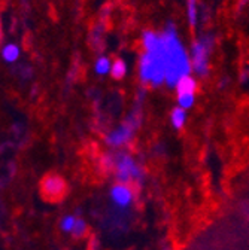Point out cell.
<instances>
[{
	"mask_svg": "<svg viewBox=\"0 0 249 250\" xmlns=\"http://www.w3.org/2000/svg\"><path fill=\"white\" fill-rule=\"evenodd\" d=\"M186 18L191 27L197 25V18H199V3L197 0H186Z\"/></svg>",
	"mask_w": 249,
	"mask_h": 250,
	"instance_id": "obj_13",
	"label": "cell"
},
{
	"mask_svg": "<svg viewBox=\"0 0 249 250\" xmlns=\"http://www.w3.org/2000/svg\"><path fill=\"white\" fill-rule=\"evenodd\" d=\"M196 96L197 94H176V106L190 110L196 103Z\"/></svg>",
	"mask_w": 249,
	"mask_h": 250,
	"instance_id": "obj_14",
	"label": "cell"
},
{
	"mask_svg": "<svg viewBox=\"0 0 249 250\" xmlns=\"http://www.w3.org/2000/svg\"><path fill=\"white\" fill-rule=\"evenodd\" d=\"M127 75V64L126 61L121 60V58H116L112 61V67H111V76L115 79V81H121L124 79Z\"/></svg>",
	"mask_w": 249,
	"mask_h": 250,
	"instance_id": "obj_10",
	"label": "cell"
},
{
	"mask_svg": "<svg viewBox=\"0 0 249 250\" xmlns=\"http://www.w3.org/2000/svg\"><path fill=\"white\" fill-rule=\"evenodd\" d=\"M249 3V0H239V9H242L245 5H248Z\"/></svg>",
	"mask_w": 249,
	"mask_h": 250,
	"instance_id": "obj_17",
	"label": "cell"
},
{
	"mask_svg": "<svg viewBox=\"0 0 249 250\" xmlns=\"http://www.w3.org/2000/svg\"><path fill=\"white\" fill-rule=\"evenodd\" d=\"M42 197L48 201H58L68 192V183L60 174H46L41 182Z\"/></svg>",
	"mask_w": 249,
	"mask_h": 250,
	"instance_id": "obj_6",
	"label": "cell"
},
{
	"mask_svg": "<svg viewBox=\"0 0 249 250\" xmlns=\"http://www.w3.org/2000/svg\"><path fill=\"white\" fill-rule=\"evenodd\" d=\"M213 48L212 36H200L191 46V67L199 78H206L210 72V52Z\"/></svg>",
	"mask_w": 249,
	"mask_h": 250,
	"instance_id": "obj_5",
	"label": "cell"
},
{
	"mask_svg": "<svg viewBox=\"0 0 249 250\" xmlns=\"http://www.w3.org/2000/svg\"><path fill=\"white\" fill-rule=\"evenodd\" d=\"M169 119H170V125H172V127L176 131H179V130H182L185 127L186 121H188V110H185V109L176 106V107L172 109Z\"/></svg>",
	"mask_w": 249,
	"mask_h": 250,
	"instance_id": "obj_9",
	"label": "cell"
},
{
	"mask_svg": "<svg viewBox=\"0 0 249 250\" xmlns=\"http://www.w3.org/2000/svg\"><path fill=\"white\" fill-rule=\"evenodd\" d=\"M105 167L113 174L116 182L129 185H142L145 180V168L127 149H118L103 156Z\"/></svg>",
	"mask_w": 249,
	"mask_h": 250,
	"instance_id": "obj_3",
	"label": "cell"
},
{
	"mask_svg": "<svg viewBox=\"0 0 249 250\" xmlns=\"http://www.w3.org/2000/svg\"><path fill=\"white\" fill-rule=\"evenodd\" d=\"M111 67H112V61L109 57L106 55H102L96 60L94 62V72L100 76H105V75H111Z\"/></svg>",
	"mask_w": 249,
	"mask_h": 250,
	"instance_id": "obj_12",
	"label": "cell"
},
{
	"mask_svg": "<svg viewBox=\"0 0 249 250\" xmlns=\"http://www.w3.org/2000/svg\"><path fill=\"white\" fill-rule=\"evenodd\" d=\"M166 48V60H167V73H166V85L175 88L178 81L186 75H191V58L186 52L183 43L181 42L178 31L173 24H167L161 31Z\"/></svg>",
	"mask_w": 249,
	"mask_h": 250,
	"instance_id": "obj_2",
	"label": "cell"
},
{
	"mask_svg": "<svg viewBox=\"0 0 249 250\" xmlns=\"http://www.w3.org/2000/svg\"><path fill=\"white\" fill-rule=\"evenodd\" d=\"M20 54H21L20 46L15 43H8L2 48V58L6 62H15L20 58Z\"/></svg>",
	"mask_w": 249,
	"mask_h": 250,
	"instance_id": "obj_11",
	"label": "cell"
},
{
	"mask_svg": "<svg viewBox=\"0 0 249 250\" xmlns=\"http://www.w3.org/2000/svg\"><path fill=\"white\" fill-rule=\"evenodd\" d=\"M0 41H2V25H0Z\"/></svg>",
	"mask_w": 249,
	"mask_h": 250,
	"instance_id": "obj_18",
	"label": "cell"
},
{
	"mask_svg": "<svg viewBox=\"0 0 249 250\" xmlns=\"http://www.w3.org/2000/svg\"><path fill=\"white\" fill-rule=\"evenodd\" d=\"M88 232V224L84 217H78L76 219V224H75V228L72 231L70 235H73L75 238H84Z\"/></svg>",
	"mask_w": 249,
	"mask_h": 250,
	"instance_id": "obj_16",
	"label": "cell"
},
{
	"mask_svg": "<svg viewBox=\"0 0 249 250\" xmlns=\"http://www.w3.org/2000/svg\"><path fill=\"white\" fill-rule=\"evenodd\" d=\"M76 216L75 214H65L63 217L60 219V229L61 232H65V234H72L73 228H75V224H76Z\"/></svg>",
	"mask_w": 249,
	"mask_h": 250,
	"instance_id": "obj_15",
	"label": "cell"
},
{
	"mask_svg": "<svg viewBox=\"0 0 249 250\" xmlns=\"http://www.w3.org/2000/svg\"><path fill=\"white\" fill-rule=\"evenodd\" d=\"M142 107L136 106L118 127L105 134V145L111 147V150L126 149L135 140L136 133L142 125Z\"/></svg>",
	"mask_w": 249,
	"mask_h": 250,
	"instance_id": "obj_4",
	"label": "cell"
},
{
	"mask_svg": "<svg viewBox=\"0 0 249 250\" xmlns=\"http://www.w3.org/2000/svg\"><path fill=\"white\" fill-rule=\"evenodd\" d=\"M175 89H176V94H197L199 91L197 79L191 75H186L178 81V83L175 85Z\"/></svg>",
	"mask_w": 249,
	"mask_h": 250,
	"instance_id": "obj_8",
	"label": "cell"
},
{
	"mask_svg": "<svg viewBox=\"0 0 249 250\" xmlns=\"http://www.w3.org/2000/svg\"><path fill=\"white\" fill-rule=\"evenodd\" d=\"M143 52L139 57V79L143 85L160 86L166 83L167 60L163 35L154 30H145L142 33Z\"/></svg>",
	"mask_w": 249,
	"mask_h": 250,
	"instance_id": "obj_1",
	"label": "cell"
},
{
	"mask_svg": "<svg viewBox=\"0 0 249 250\" xmlns=\"http://www.w3.org/2000/svg\"><path fill=\"white\" fill-rule=\"evenodd\" d=\"M109 198L112 204L119 210H127L133 206L136 200V192L133 185L115 182L109 189Z\"/></svg>",
	"mask_w": 249,
	"mask_h": 250,
	"instance_id": "obj_7",
	"label": "cell"
}]
</instances>
